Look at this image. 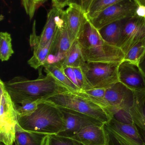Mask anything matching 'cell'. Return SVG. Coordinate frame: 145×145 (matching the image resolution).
<instances>
[{
    "label": "cell",
    "mask_w": 145,
    "mask_h": 145,
    "mask_svg": "<svg viewBox=\"0 0 145 145\" xmlns=\"http://www.w3.org/2000/svg\"><path fill=\"white\" fill-rule=\"evenodd\" d=\"M43 67L47 74L51 75L57 83L70 92H80L81 89L67 77L61 62L53 64H45Z\"/></svg>",
    "instance_id": "17"
},
{
    "label": "cell",
    "mask_w": 145,
    "mask_h": 145,
    "mask_svg": "<svg viewBox=\"0 0 145 145\" xmlns=\"http://www.w3.org/2000/svg\"><path fill=\"white\" fill-rule=\"evenodd\" d=\"M138 69L143 76L145 83V57L140 64Z\"/></svg>",
    "instance_id": "33"
},
{
    "label": "cell",
    "mask_w": 145,
    "mask_h": 145,
    "mask_svg": "<svg viewBox=\"0 0 145 145\" xmlns=\"http://www.w3.org/2000/svg\"><path fill=\"white\" fill-rule=\"evenodd\" d=\"M66 9L68 32L73 42L77 40L88 19L81 8L75 5H69Z\"/></svg>",
    "instance_id": "16"
},
{
    "label": "cell",
    "mask_w": 145,
    "mask_h": 145,
    "mask_svg": "<svg viewBox=\"0 0 145 145\" xmlns=\"http://www.w3.org/2000/svg\"><path fill=\"white\" fill-rule=\"evenodd\" d=\"M106 131L120 145H145L137 125L122 122L113 118L105 124Z\"/></svg>",
    "instance_id": "8"
},
{
    "label": "cell",
    "mask_w": 145,
    "mask_h": 145,
    "mask_svg": "<svg viewBox=\"0 0 145 145\" xmlns=\"http://www.w3.org/2000/svg\"><path fill=\"white\" fill-rule=\"evenodd\" d=\"M44 76L41 71L34 80L17 76L5 83L6 89L15 105L25 100L41 101L60 93L67 91L57 83L49 74Z\"/></svg>",
    "instance_id": "1"
},
{
    "label": "cell",
    "mask_w": 145,
    "mask_h": 145,
    "mask_svg": "<svg viewBox=\"0 0 145 145\" xmlns=\"http://www.w3.org/2000/svg\"><path fill=\"white\" fill-rule=\"evenodd\" d=\"M138 5H143L145 7V0H136Z\"/></svg>",
    "instance_id": "36"
},
{
    "label": "cell",
    "mask_w": 145,
    "mask_h": 145,
    "mask_svg": "<svg viewBox=\"0 0 145 145\" xmlns=\"http://www.w3.org/2000/svg\"><path fill=\"white\" fill-rule=\"evenodd\" d=\"M133 105L127 112H117L114 118L125 123H134L145 131V117L143 106L145 102V91L135 92Z\"/></svg>",
    "instance_id": "13"
},
{
    "label": "cell",
    "mask_w": 145,
    "mask_h": 145,
    "mask_svg": "<svg viewBox=\"0 0 145 145\" xmlns=\"http://www.w3.org/2000/svg\"><path fill=\"white\" fill-rule=\"evenodd\" d=\"M14 53L12 48V38L7 32L0 33V59L2 62L7 61Z\"/></svg>",
    "instance_id": "23"
},
{
    "label": "cell",
    "mask_w": 145,
    "mask_h": 145,
    "mask_svg": "<svg viewBox=\"0 0 145 145\" xmlns=\"http://www.w3.org/2000/svg\"><path fill=\"white\" fill-rule=\"evenodd\" d=\"M78 85L81 90H86L93 88L87 80L81 67L73 68Z\"/></svg>",
    "instance_id": "29"
},
{
    "label": "cell",
    "mask_w": 145,
    "mask_h": 145,
    "mask_svg": "<svg viewBox=\"0 0 145 145\" xmlns=\"http://www.w3.org/2000/svg\"><path fill=\"white\" fill-rule=\"evenodd\" d=\"M119 64L85 62L81 67L93 88H107L119 82Z\"/></svg>",
    "instance_id": "6"
},
{
    "label": "cell",
    "mask_w": 145,
    "mask_h": 145,
    "mask_svg": "<svg viewBox=\"0 0 145 145\" xmlns=\"http://www.w3.org/2000/svg\"><path fill=\"white\" fill-rule=\"evenodd\" d=\"M45 145H83L72 138L60 136L58 135H49L47 137Z\"/></svg>",
    "instance_id": "27"
},
{
    "label": "cell",
    "mask_w": 145,
    "mask_h": 145,
    "mask_svg": "<svg viewBox=\"0 0 145 145\" xmlns=\"http://www.w3.org/2000/svg\"><path fill=\"white\" fill-rule=\"evenodd\" d=\"M59 8L53 7L47 15V19L43 30L40 36L36 33V21L32 26V32L30 37V43L33 52H36L45 47L54 37L57 30L56 18Z\"/></svg>",
    "instance_id": "12"
},
{
    "label": "cell",
    "mask_w": 145,
    "mask_h": 145,
    "mask_svg": "<svg viewBox=\"0 0 145 145\" xmlns=\"http://www.w3.org/2000/svg\"><path fill=\"white\" fill-rule=\"evenodd\" d=\"M18 123L23 129L36 133L58 135L65 127L64 115L60 108L43 101L31 115L18 116Z\"/></svg>",
    "instance_id": "3"
},
{
    "label": "cell",
    "mask_w": 145,
    "mask_h": 145,
    "mask_svg": "<svg viewBox=\"0 0 145 145\" xmlns=\"http://www.w3.org/2000/svg\"><path fill=\"white\" fill-rule=\"evenodd\" d=\"M106 88H92L80 92H71L85 99L91 101L107 111L112 117L111 109L105 98Z\"/></svg>",
    "instance_id": "20"
},
{
    "label": "cell",
    "mask_w": 145,
    "mask_h": 145,
    "mask_svg": "<svg viewBox=\"0 0 145 145\" xmlns=\"http://www.w3.org/2000/svg\"><path fill=\"white\" fill-rule=\"evenodd\" d=\"M43 101L87 115L104 124L113 118L104 108L68 91L56 94Z\"/></svg>",
    "instance_id": "4"
},
{
    "label": "cell",
    "mask_w": 145,
    "mask_h": 145,
    "mask_svg": "<svg viewBox=\"0 0 145 145\" xmlns=\"http://www.w3.org/2000/svg\"><path fill=\"white\" fill-rule=\"evenodd\" d=\"M60 108L64 115L65 121L64 129L58 134L60 136L72 138L87 126L103 124L85 114L65 108Z\"/></svg>",
    "instance_id": "11"
},
{
    "label": "cell",
    "mask_w": 145,
    "mask_h": 145,
    "mask_svg": "<svg viewBox=\"0 0 145 145\" xmlns=\"http://www.w3.org/2000/svg\"><path fill=\"white\" fill-rule=\"evenodd\" d=\"M0 145H4V144H2V143H1V144Z\"/></svg>",
    "instance_id": "38"
},
{
    "label": "cell",
    "mask_w": 145,
    "mask_h": 145,
    "mask_svg": "<svg viewBox=\"0 0 145 145\" xmlns=\"http://www.w3.org/2000/svg\"><path fill=\"white\" fill-rule=\"evenodd\" d=\"M109 135L105 124L92 125L83 128L72 138L83 145H109Z\"/></svg>",
    "instance_id": "15"
},
{
    "label": "cell",
    "mask_w": 145,
    "mask_h": 145,
    "mask_svg": "<svg viewBox=\"0 0 145 145\" xmlns=\"http://www.w3.org/2000/svg\"><path fill=\"white\" fill-rule=\"evenodd\" d=\"M123 0H92L87 12L88 20L97 16L100 12L117 3Z\"/></svg>",
    "instance_id": "24"
},
{
    "label": "cell",
    "mask_w": 145,
    "mask_h": 145,
    "mask_svg": "<svg viewBox=\"0 0 145 145\" xmlns=\"http://www.w3.org/2000/svg\"><path fill=\"white\" fill-rule=\"evenodd\" d=\"M105 98L114 116L120 111L127 112L133 105L134 93L120 82L106 89Z\"/></svg>",
    "instance_id": "10"
},
{
    "label": "cell",
    "mask_w": 145,
    "mask_h": 145,
    "mask_svg": "<svg viewBox=\"0 0 145 145\" xmlns=\"http://www.w3.org/2000/svg\"><path fill=\"white\" fill-rule=\"evenodd\" d=\"M49 135L23 129L18 123L16 127L15 145H45Z\"/></svg>",
    "instance_id": "19"
},
{
    "label": "cell",
    "mask_w": 145,
    "mask_h": 145,
    "mask_svg": "<svg viewBox=\"0 0 145 145\" xmlns=\"http://www.w3.org/2000/svg\"><path fill=\"white\" fill-rule=\"evenodd\" d=\"M42 103L40 101L25 100L15 105L18 116H29L35 112L38 108V105Z\"/></svg>",
    "instance_id": "26"
},
{
    "label": "cell",
    "mask_w": 145,
    "mask_h": 145,
    "mask_svg": "<svg viewBox=\"0 0 145 145\" xmlns=\"http://www.w3.org/2000/svg\"><path fill=\"white\" fill-rule=\"evenodd\" d=\"M64 69L65 72L66 76H67L69 79L77 87H79L78 85V82H77V80L75 74L74 72V69L73 68L71 67H66L64 68ZM81 89V88H80Z\"/></svg>",
    "instance_id": "30"
},
{
    "label": "cell",
    "mask_w": 145,
    "mask_h": 145,
    "mask_svg": "<svg viewBox=\"0 0 145 145\" xmlns=\"http://www.w3.org/2000/svg\"><path fill=\"white\" fill-rule=\"evenodd\" d=\"M68 0H52L53 7L62 9L68 6Z\"/></svg>",
    "instance_id": "31"
},
{
    "label": "cell",
    "mask_w": 145,
    "mask_h": 145,
    "mask_svg": "<svg viewBox=\"0 0 145 145\" xmlns=\"http://www.w3.org/2000/svg\"><path fill=\"white\" fill-rule=\"evenodd\" d=\"M72 4L79 6L82 8V0H68V6Z\"/></svg>",
    "instance_id": "35"
},
{
    "label": "cell",
    "mask_w": 145,
    "mask_h": 145,
    "mask_svg": "<svg viewBox=\"0 0 145 145\" xmlns=\"http://www.w3.org/2000/svg\"><path fill=\"white\" fill-rule=\"evenodd\" d=\"M0 88V142L4 145H14L18 124L16 106L6 89L5 83L1 79Z\"/></svg>",
    "instance_id": "5"
},
{
    "label": "cell",
    "mask_w": 145,
    "mask_h": 145,
    "mask_svg": "<svg viewBox=\"0 0 145 145\" xmlns=\"http://www.w3.org/2000/svg\"><path fill=\"white\" fill-rule=\"evenodd\" d=\"M54 37L43 48L33 52V56L27 62L31 68L37 69L44 65L48 56L50 54Z\"/></svg>",
    "instance_id": "22"
},
{
    "label": "cell",
    "mask_w": 145,
    "mask_h": 145,
    "mask_svg": "<svg viewBox=\"0 0 145 145\" xmlns=\"http://www.w3.org/2000/svg\"><path fill=\"white\" fill-rule=\"evenodd\" d=\"M92 0H82V9L87 13Z\"/></svg>",
    "instance_id": "34"
},
{
    "label": "cell",
    "mask_w": 145,
    "mask_h": 145,
    "mask_svg": "<svg viewBox=\"0 0 145 145\" xmlns=\"http://www.w3.org/2000/svg\"><path fill=\"white\" fill-rule=\"evenodd\" d=\"M60 62L64 68H77L81 67L84 64L85 62L77 40L74 42L64 59Z\"/></svg>",
    "instance_id": "21"
},
{
    "label": "cell",
    "mask_w": 145,
    "mask_h": 145,
    "mask_svg": "<svg viewBox=\"0 0 145 145\" xmlns=\"http://www.w3.org/2000/svg\"><path fill=\"white\" fill-rule=\"evenodd\" d=\"M127 19L111 23L98 30L103 40L110 45L119 47Z\"/></svg>",
    "instance_id": "18"
},
{
    "label": "cell",
    "mask_w": 145,
    "mask_h": 145,
    "mask_svg": "<svg viewBox=\"0 0 145 145\" xmlns=\"http://www.w3.org/2000/svg\"><path fill=\"white\" fill-rule=\"evenodd\" d=\"M48 0H21L22 5L27 15L31 19L37 8Z\"/></svg>",
    "instance_id": "28"
},
{
    "label": "cell",
    "mask_w": 145,
    "mask_h": 145,
    "mask_svg": "<svg viewBox=\"0 0 145 145\" xmlns=\"http://www.w3.org/2000/svg\"><path fill=\"white\" fill-rule=\"evenodd\" d=\"M136 16L145 18V7L144 6L138 4L136 12Z\"/></svg>",
    "instance_id": "32"
},
{
    "label": "cell",
    "mask_w": 145,
    "mask_h": 145,
    "mask_svg": "<svg viewBox=\"0 0 145 145\" xmlns=\"http://www.w3.org/2000/svg\"><path fill=\"white\" fill-rule=\"evenodd\" d=\"M138 7L136 0H123L108 7L89 20L99 30L111 23L135 16Z\"/></svg>",
    "instance_id": "7"
},
{
    "label": "cell",
    "mask_w": 145,
    "mask_h": 145,
    "mask_svg": "<svg viewBox=\"0 0 145 145\" xmlns=\"http://www.w3.org/2000/svg\"><path fill=\"white\" fill-rule=\"evenodd\" d=\"M119 82L133 92L145 91V83L143 76L136 65L123 61L118 69Z\"/></svg>",
    "instance_id": "14"
},
{
    "label": "cell",
    "mask_w": 145,
    "mask_h": 145,
    "mask_svg": "<svg viewBox=\"0 0 145 145\" xmlns=\"http://www.w3.org/2000/svg\"><path fill=\"white\" fill-rule=\"evenodd\" d=\"M145 43V18L135 16L127 18L119 45L125 54L132 48Z\"/></svg>",
    "instance_id": "9"
},
{
    "label": "cell",
    "mask_w": 145,
    "mask_h": 145,
    "mask_svg": "<svg viewBox=\"0 0 145 145\" xmlns=\"http://www.w3.org/2000/svg\"><path fill=\"white\" fill-rule=\"evenodd\" d=\"M143 112H144L145 117V102L144 104V106H143Z\"/></svg>",
    "instance_id": "37"
},
{
    "label": "cell",
    "mask_w": 145,
    "mask_h": 145,
    "mask_svg": "<svg viewBox=\"0 0 145 145\" xmlns=\"http://www.w3.org/2000/svg\"><path fill=\"white\" fill-rule=\"evenodd\" d=\"M145 57V43H139L131 48L125 54L123 61L129 62L138 67Z\"/></svg>",
    "instance_id": "25"
},
{
    "label": "cell",
    "mask_w": 145,
    "mask_h": 145,
    "mask_svg": "<svg viewBox=\"0 0 145 145\" xmlns=\"http://www.w3.org/2000/svg\"><path fill=\"white\" fill-rule=\"evenodd\" d=\"M77 40L85 62L120 64L124 60L122 50L106 42L89 20Z\"/></svg>",
    "instance_id": "2"
}]
</instances>
